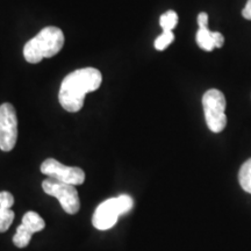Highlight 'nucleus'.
<instances>
[{
  "mask_svg": "<svg viewBox=\"0 0 251 251\" xmlns=\"http://www.w3.org/2000/svg\"><path fill=\"white\" fill-rule=\"evenodd\" d=\"M120 215H122V213L118 198H112L97 207L92 218V224L94 228L99 230H107L117 224Z\"/></svg>",
  "mask_w": 251,
  "mask_h": 251,
  "instance_id": "nucleus-7",
  "label": "nucleus"
},
{
  "mask_svg": "<svg viewBox=\"0 0 251 251\" xmlns=\"http://www.w3.org/2000/svg\"><path fill=\"white\" fill-rule=\"evenodd\" d=\"M21 226L31 234L41 231L46 227V222L41 216L35 212H27L26 214L23 216V224Z\"/></svg>",
  "mask_w": 251,
  "mask_h": 251,
  "instance_id": "nucleus-8",
  "label": "nucleus"
},
{
  "mask_svg": "<svg viewBox=\"0 0 251 251\" xmlns=\"http://www.w3.org/2000/svg\"><path fill=\"white\" fill-rule=\"evenodd\" d=\"M18 140V118L13 105H0V149L11 151Z\"/></svg>",
  "mask_w": 251,
  "mask_h": 251,
  "instance_id": "nucleus-5",
  "label": "nucleus"
},
{
  "mask_svg": "<svg viewBox=\"0 0 251 251\" xmlns=\"http://www.w3.org/2000/svg\"><path fill=\"white\" fill-rule=\"evenodd\" d=\"M198 25L199 28H208V15L205 12H201L198 15Z\"/></svg>",
  "mask_w": 251,
  "mask_h": 251,
  "instance_id": "nucleus-17",
  "label": "nucleus"
},
{
  "mask_svg": "<svg viewBox=\"0 0 251 251\" xmlns=\"http://www.w3.org/2000/svg\"><path fill=\"white\" fill-rule=\"evenodd\" d=\"M242 15L247 20H251V0H248L247 1V4L242 11Z\"/></svg>",
  "mask_w": 251,
  "mask_h": 251,
  "instance_id": "nucleus-19",
  "label": "nucleus"
},
{
  "mask_svg": "<svg viewBox=\"0 0 251 251\" xmlns=\"http://www.w3.org/2000/svg\"><path fill=\"white\" fill-rule=\"evenodd\" d=\"M102 76L98 69L84 68L69 74L61 84L58 93L59 103L65 111L76 113L84 106V99L89 92L98 90Z\"/></svg>",
  "mask_w": 251,
  "mask_h": 251,
  "instance_id": "nucleus-1",
  "label": "nucleus"
},
{
  "mask_svg": "<svg viewBox=\"0 0 251 251\" xmlns=\"http://www.w3.org/2000/svg\"><path fill=\"white\" fill-rule=\"evenodd\" d=\"M198 46L200 47L205 51H212L215 48V42L213 39V31H211L208 28H199L197 31L196 36Z\"/></svg>",
  "mask_w": 251,
  "mask_h": 251,
  "instance_id": "nucleus-9",
  "label": "nucleus"
},
{
  "mask_svg": "<svg viewBox=\"0 0 251 251\" xmlns=\"http://www.w3.org/2000/svg\"><path fill=\"white\" fill-rule=\"evenodd\" d=\"M238 181L241 187L248 193L251 194V158L243 163L238 171Z\"/></svg>",
  "mask_w": 251,
  "mask_h": 251,
  "instance_id": "nucleus-10",
  "label": "nucleus"
},
{
  "mask_svg": "<svg viewBox=\"0 0 251 251\" xmlns=\"http://www.w3.org/2000/svg\"><path fill=\"white\" fill-rule=\"evenodd\" d=\"M213 39H214L215 42V48H222L225 43V37L219 31H213Z\"/></svg>",
  "mask_w": 251,
  "mask_h": 251,
  "instance_id": "nucleus-18",
  "label": "nucleus"
},
{
  "mask_svg": "<svg viewBox=\"0 0 251 251\" xmlns=\"http://www.w3.org/2000/svg\"><path fill=\"white\" fill-rule=\"evenodd\" d=\"M175 41V34L172 31H163V33L157 37L155 41V48L156 50H165L169 46Z\"/></svg>",
  "mask_w": 251,
  "mask_h": 251,
  "instance_id": "nucleus-14",
  "label": "nucleus"
},
{
  "mask_svg": "<svg viewBox=\"0 0 251 251\" xmlns=\"http://www.w3.org/2000/svg\"><path fill=\"white\" fill-rule=\"evenodd\" d=\"M178 24V14L175 11H168L166 13L162 14L159 19V25H161L163 31H172L174 28Z\"/></svg>",
  "mask_w": 251,
  "mask_h": 251,
  "instance_id": "nucleus-11",
  "label": "nucleus"
},
{
  "mask_svg": "<svg viewBox=\"0 0 251 251\" xmlns=\"http://www.w3.org/2000/svg\"><path fill=\"white\" fill-rule=\"evenodd\" d=\"M118 200H119V205H120L122 215L126 214V213H128L131 208H133L134 201L129 196H126V194H124V196L118 197Z\"/></svg>",
  "mask_w": 251,
  "mask_h": 251,
  "instance_id": "nucleus-15",
  "label": "nucleus"
},
{
  "mask_svg": "<svg viewBox=\"0 0 251 251\" xmlns=\"http://www.w3.org/2000/svg\"><path fill=\"white\" fill-rule=\"evenodd\" d=\"M14 212L11 208H0V233H5L13 224Z\"/></svg>",
  "mask_w": 251,
  "mask_h": 251,
  "instance_id": "nucleus-13",
  "label": "nucleus"
},
{
  "mask_svg": "<svg viewBox=\"0 0 251 251\" xmlns=\"http://www.w3.org/2000/svg\"><path fill=\"white\" fill-rule=\"evenodd\" d=\"M43 191L48 196L55 197L61 203L62 208L68 214H76L80 209V200L75 185L63 183L56 178L48 177L42 183Z\"/></svg>",
  "mask_w": 251,
  "mask_h": 251,
  "instance_id": "nucleus-4",
  "label": "nucleus"
},
{
  "mask_svg": "<svg viewBox=\"0 0 251 251\" xmlns=\"http://www.w3.org/2000/svg\"><path fill=\"white\" fill-rule=\"evenodd\" d=\"M14 205V197L7 191L0 192V208H11Z\"/></svg>",
  "mask_w": 251,
  "mask_h": 251,
  "instance_id": "nucleus-16",
  "label": "nucleus"
},
{
  "mask_svg": "<svg viewBox=\"0 0 251 251\" xmlns=\"http://www.w3.org/2000/svg\"><path fill=\"white\" fill-rule=\"evenodd\" d=\"M64 46V34L58 27L49 26L28 41L24 47L25 59L31 64H36L43 58L54 57Z\"/></svg>",
  "mask_w": 251,
  "mask_h": 251,
  "instance_id": "nucleus-2",
  "label": "nucleus"
},
{
  "mask_svg": "<svg viewBox=\"0 0 251 251\" xmlns=\"http://www.w3.org/2000/svg\"><path fill=\"white\" fill-rule=\"evenodd\" d=\"M202 107L209 130L213 133H221L227 126L225 94L215 89L208 90L202 97Z\"/></svg>",
  "mask_w": 251,
  "mask_h": 251,
  "instance_id": "nucleus-3",
  "label": "nucleus"
},
{
  "mask_svg": "<svg viewBox=\"0 0 251 251\" xmlns=\"http://www.w3.org/2000/svg\"><path fill=\"white\" fill-rule=\"evenodd\" d=\"M33 236V234L30 231H28L27 229H25L23 226H19L17 229V233L13 236V243L15 247L18 248H26L30 242V238Z\"/></svg>",
  "mask_w": 251,
  "mask_h": 251,
  "instance_id": "nucleus-12",
  "label": "nucleus"
},
{
  "mask_svg": "<svg viewBox=\"0 0 251 251\" xmlns=\"http://www.w3.org/2000/svg\"><path fill=\"white\" fill-rule=\"evenodd\" d=\"M41 172L48 177L56 178L63 183L81 185L85 181V172L77 166H67L54 158H48L41 165Z\"/></svg>",
  "mask_w": 251,
  "mask_h": 251,
  "instance_id": "nucleus-6",
  "label": "nucleus"
}]
</instances>
